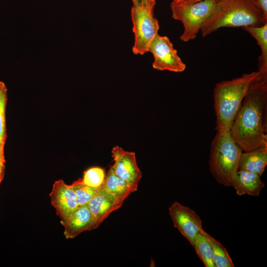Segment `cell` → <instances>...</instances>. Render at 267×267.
Returning <instances> with one entry per match:
<instances>
[{"mask_svg": "<svg viewBox=\"0 0 267 267\" xmlns=\"http://www.w3.org/2000/svg\"><path fill=\"white\" fill-rule=\"evenodd\" d=\"M267 23L251 0H218L200 31L205 37L222 27H260Z\"/></svg>", "mask_w": 267, "mask_h": 267, "instance_id": "cell-2", "label": "cell"}, {"mask_svg": "<svg viewBox=\"0 0 267 267\" xmlns=\"http://www.w3.org/2000/svg\"><path fill=\"white\" fill-rule=\"evenodd\" d=\"M154 2L156 3V0H152Z\"/></svg>", "mask_w": 267, "mask_h": 267, "instance_id": "cell-27", "label": "cell"}, {"mask_svg": "<svg viewBox=\"0 0 267 267\" xmlns=\"http://www.w3.org/2000/svg\"><path fill=\"white\" fill-rule=\"evenodd\" d=\"M5 163L4 150L0 149V185L4 176Z\"/></svg>", "mask_w": 267, "mask_h": 267, "instance_id": "cell-24", "label": "cell"}, {"mask_svg": "<svg viewBox=\"0 0 267 267\" xmlns=\"http://www.w3.org/2000/svg\"><path fill=\"white\" fill-rule=\"evenodd\" d=\"M123 204L115 196L102 188L88 205L93 217L95 229Z\"/></svg>", "mask_w": 267, "mask_h": 267, "instance_id": "cell-12", "label": "cell"}, {"mask_svg": "<svg viewBox=\"0 0 267 267\" xmlns=\"http://www.w3.org/2000/svg\"><path fill=\"white\" fill-rule=\"evenodd\" d=\"M7 89L5 84L0 81V148L4 149L6 139V107Z\"/></svg>", "mask_w": 267, "mask_h": 267, "instance_id": "cell-20", "label": "cell"}, {"mask_svg": "<svg viewBox=\"0 0 267 267\" xmlns=\"http://www.w3.org/2000/svg\"><path fill=\"white\" fill-rule=\"evenodd\" d=\"M260 178L261 176L255 173L238 170L232 186L238 195L247 194L258 196L265 186Z\"/></svg>", "mask_w": 267, "mask_h": 267, "instance_id": "cell-13", "label": "cell"}, {"mask_svg": "<svg viewBox=\"0 0 267 267\" xmlns=\"http://www.w3.org/2000/svg\"><path fill=\"white\" fill-rule=\"evenodd\" d=\"M267 82L250 85L230 130L242 151L267 146Z\"/></svg>", "mask_w": 267, "mask_h": 267, "instance_id": "cell-1", "label": "cell"}, {"mask_svg": "<svg viewBox=\"0 0 267 267\" xmlns=\"http://www.w3.org/2000/svg\"><path fill=\"white\" fill-rule=\"evenodd\" d=\"M0 149L4 150V149H1V148H0Z\"/></svg>", "mask_w": 267, "mask_h": 267, "instance_id": "cell-28", "label": "cell"}, {"mask_svg": "<svg viewBox=\"0 0 267 267\" xmlns=\"http://www.w3.org/2000/svg\"><path fill=\"white\" fill-rule=\"evenodd\" d=\"M242 153L230 131H217L211 143L209 164L210 171L218 182L232 186Z\"/></svg>", "mask_w": 267, "mask_h": 267, "instance_id": "cell-4", "label": "cell"}, {"mask_svg": "<svg viewBox=\"0 0 267 267\" xmlns=\"http://www.w3.org/2000/svg\"><path fill=\"white\" fill-rule=\"evenodd\" d=\"M251 1L262 12L265 19L267 20V0H251Z\"/></svg>", "mask_w": 267, "mask_h": 267, "instance_id": "cell-23", "label": "cell"}, {"mask_svg": "<svg viewBox=\"0 0 267 267\" xmlns=\"http://www.w3.org/2000/svg\"><path fill=\"white\" fill-rule=\"evenodd\" d=\"M49 195L51 205L60 220L67 217L79 206L71 185L62 179L54 182Z\"/></svg>", "mask_w": 267, "mask_h": 267, "instance_id": "cell-10", "label": "cell"}, {"mask_svg": "<svg viewBox=\"0 0 267 267\" xmlns=\"http://www.w3.org/2000/svg\"><path fill=\"white\" fill-rule=\"evenodd\" d=\"M201 0H180L179 2H183L186 3H193L199 1Z\"/></svg>", "mask_w": 267, "mask_h": 267, "instance_id": "cell-25", "label": "cell"}, {"mask_svg": "<svg viewBox=\"0 0 267 267\" xmlns=\"http://www.w3.org/2000/svg\"><path fill=\"white\" fill-rule=\"evenodd\" d=\"M73 189L79 206L88 205L91 199L102 189L101 186L93 188L83 184L80 179L70 184Z\"/></svg>", "mask_w": 267, "mask_h": 267, "instance_id": "cell-19", "label": "cell"}, {"mask_svg": "<svg viewBox=\"0 0 267 267\" xmlns=\"http://www.w3.org/2000/svg\"><path fill=\"white\" fill-rule=\"evenodd\" d=\"M259 73L252 72L216 84L213 93L216 115V130L230 131L236 115L251 83Z\"/></svg>", "mask_w": 267, "mask_h": 267, "instance_id": "cell-3", "label": "cell"}, {"mask_svg": "<svg viewBox=\"0 0 267 267\" xmlns=\"http://www.w3.org/2000/svg\"><path fill=\"white\" fill-rule=\"evenodd\" d=\"M131 16L134 34V54L143 55L149 52L150 46L158 34L159 25L154 11L146 8L133 6Z\"/></svg>", "mask_w": 267, "mask_h": 267, "instance_id": "cell-6", "label": "cell"}, {"mask_svg": "<svg viewBox=\"0 0 267 267\" xmlns=\"http://www.w3.org/2000/svg\"><path fill=\"white\" fill-rule=\"evenodd\" d=\"M218 0H201L193 3L172 2L173 18L181 22L184 27L180 39L184 42L194 39L201 27L213 11Z\"/></svg>", "mask_w": 267, "mask_h": 267, "instance_id": "cell-5", "label": "cell"}, {"mask_svg": "<svg viewBox=\"0 0 267 267\" xmlns=\"http://www.w3.org/2000/svg\"><path fill=\"white\" fill-rule=\"evenodd\" d=\"M243 29L255 39L260 47L258 80L267 82V23L260 27H245Z\"/></svg>", "mask_w": 267, "mask_h": 267, "instance_id": "cell-15", "label": "cell"}, {"mask_svg": "<svg viewBox=\"0 0 267 267\" xmlns=\"http://www.w3.org/2000/svg\"><path fill=\"white\" fill-rule=\"evenodd\" d=\"M149 52L153 55L152 67L156 70L179 73L186 68V65L167 36L158 34L152 41Z\"/></svg>", "mask_w": 267, "mask_h": 267, "instance_id": "cell-7", "label": "cell"}, {"mask_svg": "<svg viewBox=\"0 0 267 267\" xmlns=\"http://www.w3.org/2000/svg\"><path fill=\"white\" fill-rule=\"evenodd\" d=\"M174 226L193 246L197 235L204 230L200 216L193 210L174 202L169 208Z\"/></svg>", "mask_w": 267, "mask_h": 267, "instance_id": "cell-8", "label": "cell"}, {"mask_svg": "<svg viewBox=\"0 0 267 267\" xmlns=\"http://www.w3.org/2000/svg\"><path fill=\"white\" fill-rule=\"evenodd\" d=\"M204 230L196 237L193 247L206 267H216L213 258L211 245Z\"/></svg>", "mask_w": 267, "mask_h": 267, "instance_id": "cell-17", "label": "cell"}, {"mask_svg": "<svg viewBox=\"0 0 267 267\" xmlns=\"http://www.w3.org/2000/svg\"><path fill=\"white\" fill-rule=\"evenodd\" d=\"M180 0H173V2H178L180 1Z\"/></svg>", "mask_w": 267, "mask_h": 267, "instance_id": "cell-26", "label": "cell"}, {"mask_svg": "<svg viewBox=\"0 0 267 267\" xmlns=\"http://www.w3.org/2000/svg\"><path fill=\"white\" fill-rule=\"evenodd\" d=\"M267 165V146L242 153L238 170L248 171L263 175Z\"/></svg>", "mask_w": 267, "mask_h": 267, "instance_id": "cell-14", "label": "cell"}, {"mask_svg": "<svg viewBox=\"0 0 267 267\" xmlns=\"http://www.w3.org/2000/svg\"><path fill=\"white\" fill-rule=\"evenodd\" d=\"M111 153L114 164L110 169L113 172L131 185L137 188L142 173L137 166L135 153L126 151L118 145L112 148Z\"/></svg>", "mask_w": 267, "mask_h": 267, "instance_id": "cell-9", "label": "cell"}, {"mask_svg": "<svg viewBox=\"0 0 267 267\" xmlns=\"http://www.w3.org/2000/svg\"><path fill=\"white\" fill-rule=\"evenodd\" d=\"M133 6H141L154 11L155 3L152 0H132Z\"/></svg>", "mask_w": 267, "mask_h": 267, "instance_id": "cell-22", "label": "cell"}, {"mask_svg": "<svg viewBox=\"0 0 267 267\" xmlns=\"http://www.w3.org/2000/svg\"><path fill=\"white\" fill-rule=\"evenodd\" d=\"M104 170L99 167H91L84 172L81 181L84 184L93 188H98L103 184L105 178Z\"/></svg>", "mask_w": 267, "mask_h": 267, "instance_id": "cell-21", "label": "cell"}, {"mask_svg": "<svg viewBox=\"0 0 267 267\" xmlns=\"http://www.w3.org/2000/svg\"><path fill=\"white\" fill-rule=\"evenodd\" d=\"M101 187L123 202L132 193L137 190V188L116 176L110 168L105 175Z\"/></svg>", "mask_w": 267, "mask_h": 267, "instance_id": "cell-16", "label": "cell"}, {"mask_svg": "<svg viewBox=\"0 0 267 267\" xmlns=\"http://www.w3.org/2000/svg\"><path fill=\"white\" fill-rule=\"evenodd\" d=\"M206 236L211 245L216 267H234V265L224 247L208 233Z\"/></svg>", "mask_w": 267, "mask_h": 267, "instance_id": "cell-18", "label": "cell"}, {"mask_svg": "<svg viewBox=\"0 0 267 267\" xmlns=\"http://www.w3.org/2000/svg\"><path fill=\"white\" fill-rule=\"evenodd\" d=\"M60 222L67 239L74 238L84 231L95 229L93 217L88 205L79 206Z\"/></svg>", "mask_w": 267, "mask_h": 267, "instance_id": "cell-11", "label": "cell"}]
</instances>
